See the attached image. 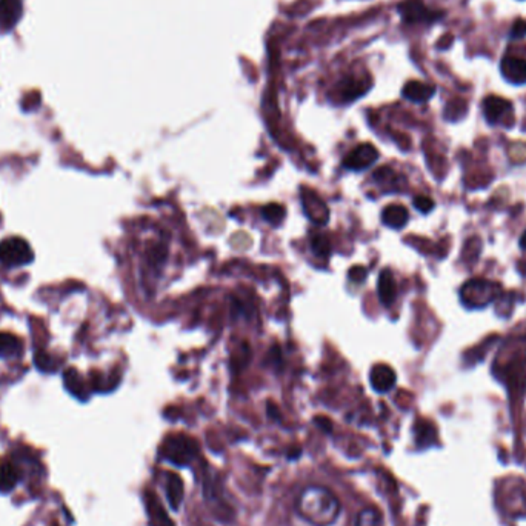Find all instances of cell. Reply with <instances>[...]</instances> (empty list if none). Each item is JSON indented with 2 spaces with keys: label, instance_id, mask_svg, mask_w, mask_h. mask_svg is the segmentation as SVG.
I'll return each instance as SVG.
<instances>
[{
  "label": "cell",
  "instance_id": "5b68a950",
  "mask_svg": "<svg viewBox=\"0 0 526 526\" xmlns=\"http://www.w3.org/2000/svg\"><path fill=\"white\" fill-rule=\"evenodd\" d=\"M397 11L405 23H431L443 15V13L429 10L420 0H406L399 5Z\"/></svg>",
  "mask_w": 526,
  "mask_h": 526
},
{
  "label": "cell",
  "instance_id": "7a4b0ae2",
  "mask_svg": "<svg viewBox=\"0 0 526 526\" xmlns=\"http://www.w3.org/2000/svg\"><path fill=\"white\" fill-rule=\"evenodd\" d=\"M160 452L162 457L172 463V465L188 466L195 457H198L199 445L191 437L184 434H174L165 438Z\"/></svg>",
  "mask_w": 526,
  "mask_h": 526
},
{
  "label": "cell",
  "instance_id": "ba28073f",
  "mask_svg": "<svg viewBox=\"0 0 526 526\" xmlns=\"http://www.w3.org/2000/svg\"><path fill=\"white\" fill-rule=\"evenodd\" d=\"M501 76L513 85L526 83V60L515 56H505L500 64Z\"/></svg>",
  "mask_w": 526,
  "mask_h": 526
},
{
  "label": "cell",
  "instance_id": "44dd1931",
  "mask_svg": "<svg viewBox=\"0 0 526 526\" xmlns=\"http://www.w3.org/2000/svg\"><path fill=\"white\" fill-rule=\"evenodd\" d=\"M364 83L360 82H356L354 78H347V81H343L340 83V97L343 100H352V99H357L360 94H364L365 90H364Z\"/></svg>",
  "mask_w": 526,
  "mask_h": 526
},
{
  "label": "cell",
  "instance_id": "4dcf8cb0",
  "mask_svg": "<svg viewBox=\"0 0 526 526\" xmlns=\"http://www.w3.org/2000/svg\"><path fill=\"white\" fill-rule=\"evenodd\" d=\"M266 413H268L271 420L280 422L282 415H280V411H279V406L277 405H274L272 402H268V405H266Z\"/></svg>",
  "mask_w": 526,
  "mask_h": 526
},
{
  "label": "cell",
  "instance_id": "52a82bcc",
  "mask_svg": "<svg viewBox=\"0 0 526 526\" xmlns=\"http://www.w3.org/2000/svg\"><path fill=\"white\" fill-rule=\"evenodd\" d=\"M302 203H303L305 214L308 216V219H311L314 223L324 225V223L328 222V217H329L328 207L325 205V202L321 200L316 193L303 190L302 191Z\"/></svg>",
  "mask_w": 526,
  "mask_h": 526
},
{
  "label": "cell",
  "instance_id": "f1b7e54d",
  "mask_svg": "<svg viewBox=\"0 0 526 526\" xmlns=\"http://www.w3.org/2000/svg\"><path fill=\"white\" fill-rule=\"evenodd\" d=\"M314 423H316V425L321 429V431H324V433H331V431H333V422L331 420H329L328 417H324V415H317V417L316 419H314Z\"/></svg>",
  "mask_w": 526,
  "mask_h": 526
},
{
  "label": "cell",
  "instance_id": "f546056e",
  "mask_svg": "<svg viewBox=\"0 0 526 526\" xmlns=\"http://www.w3.org/2000/svg\"><path fill=\"white\" fill-rule=\"evenodd\" d=\"M392 176H394V174H392L391 168H379L374 172L373 177L377 180V182L383 184V182H387V180H391Z\"/></svg>",
  "mask_w": 526,
  "mask_h": 526
},
{
  "label": "cell",
  "instance_id": "ac0fdd59",
  "mask_svg": "<svg viewBox=\"0 0 526 526\" xmlns=\"http://www.w3.org/2000/svg\"><path fill=\"white\" fill-rule=\"evenodd\" d=\"M19 483V473L11 462L0 460V492H10Z\"/></svg>",
  "mask_w": 526,
  "mask_h": 526
},
{
  "label": "cell",
  "instance_id": "1f68e13d",
  "mask_svg": "<svg viewBox=\"0 0 526 526\" xmlns=\"http://www.w3.org/2000/svg\"><path fill=\"white\" fill-rule=\"evenodd\" d=\"M300 455H302V448H300V446H294L293 450H289V451H288L286 457H288L289 460H296V459H299Z\"/></svg>",
  "mask_w": 526,
  "mask_h": 526
},
{
  "label": "cell",
  "instance_id": "3957f363",
  "mask_svg": "<svg viewBox=\"0 0 526 526\" xmlns=\"http://www.w3.org/2000/svg\"><path fill=\"white\" fill-rule=\"evenodd\" d=\"M500 294V286L485 279H473L460 289L462 302L468 308H483Z\"/></svg>",
  "mask_w": 526,
  "mask_h": 526
},
{
  "label": "cell",
  "instance_id": "603a6c76",
  "mask_svg": "<svg viewBox=\"0 0 526 526\" xmlns=\"http://www.w3.org/2000/svg\"><path fill=\"white\" fill-rule=\"evenodd\" d=\"M311 249L319 257H328L331 254V242L325 234H314L311 237Z\"/></svg>",
  "mask_w": 526,
  "mask_h": 526
},
{
  "label": "cell",
  "instance_id": "7c38bea8",
  "mask_svg": "<svg viewBox=\"0 0 526 526\" xmlns=\"http://www.w3.org/2000/svg\"><path fill=\"white\" fill-rule=\"evenodd\" d=\"M145 506L150 517L151 526H176L174 522L169 519L168 513L165 511L162 505V500L157 497V494L153 491L145 492Z\"/></svg>",
  "mask_w": 526,
  "mask_h": 526
},
{
  "label": "cell",
  "instance_id": "9c48e42d",
  "mask_svg": "<svg viewBox=\"0 0 526 526\" xmlns=\"http://www.w3.org/2000/svg\"><path fill=\"white\" fill-rule=\"evenodd\" d=\"M396 373L389 365L385 364H377L371 368V374H370V382L374 391L380 392H388L392 389V387L396 385Z\"/></svg>",
  "mask_w": 526,
  "mask_h": 526
},
{
  "label": "cell",
  "instance_id": "ffe728a7",
  "mask_svg": "<svg viewBox=\"0 0 526 526\" xmlns=\"http://www.w3.org/2000/svg\"><path fill=\"white\" fill-rule=\"evenodd\" d=\"M354 526H382V514L377 508L368 506L357 514Z\"/></svg>",
  "mask_w": 526,
  "mask_h": 526
},
{
  "label": "cell",
  "instance_id": "4fadbf2b",
  "mask_svg": "<svg viewBox=\"0 0 526 526\" xmlns=\"http://www.w3.org/2000/svg\"><path fill=\"white\" fill-rule=\"evenodd\" d=\"M403 97L414 102V104H425L436 94V88L433 85L423 83L419 81L408 82L402 90Z\"/></svg>",
  "mask_w": 526,
  "mask_h": 526
},
{
  "label": "cell",
  "instance_id": "7402d4cb",
  "mask_svg": "<svg viewBox=\"0 0 526 526\" xmlns=\"http://www.w3.org/2000/svg\"><path fill=\"white\" fill-rule=\"evenodd\" d=\"M285 207L280 205V203H270V205L263 207L262 209L263 219L271 225H279L285 219Z\"/></svg>",
  "mask_w": 526,
  "mask_h": 526
},
{
  "label": "cell",
  "instance_id": "2e32d148",
  "mask_svg": "<svg viewBox=\"0 0 526 526\" xmlns=\"http://www.w3.org/2000/svg\"><path fill=\"white\" fill-rule=\"evenodd\" d=\"M408 209L403 205H389L383 209L382 213V222L389 228H403L408 223Z\"/></svg>",
  "mask_w": 526,
  "mask_h": 526
},
{
  "label": "cell",
  "instance_id": "30bf717a",
  "mask_svg": "<svg viewBox=\"0 0 526 526\" xmlns=\"http://www.w3.org/2000/svg\"><path fill=\"white\" fill-rule=\"evenodd\" d=\"M511 102L499 97V96H488L483 100V114L485 119L488 120V123H499L501 119L511 113Z\"/></svg>",
  "mask_w": 526,
  "mask_h": 526
},
{
  "label": "cell",
  "instance_id": "6da1fadb",
  "mask_svg": "<svg viewBox=\"0 0 526 526\" xmlns=\"http://www.w3.org/2000/svg\"><path fill=\"white\" fill-rule=\"evenodd\" d=\"M297 513L312 526H329L339 519L340 501L324 486H308L297 499Z\"/></svg>",
  "mask_w": 526,
  "mask_h": 526
},
{
  "label": "cell",
  "instance_id": "484cf974",
  "mask_svg": "<svg viewBox=\"0 0 526 526\" xmlns=\"http://www.w3.org/2000/svg\"><path fill=\"white\" fill-rule=\"evenodd\" d=\"M414 207L415 209H419L420 213H429L434 208V202L431 198H427V195H417L414 199Z\"/></svg>",
  "mask_w": 526,
  "mask_h": 526
},
{
  "label": "cell",
  "instance_id": "5bb4252c",
  "mask_svg": "<svg viewBox=\"0 0 526 526\" xmlns=\"http://www.w3.org/2000/svg\"><path fill=\"white\" fill-rule=\"evenodd\" d=\"M377 288H379V299L382 305L391 306L392 303H394L397 297V285H396V280H394V276H392L391 270L385 268L380 271Z\"/></svg>",
  "mask_w": 526,
  "mask_h": 526
},
{
  "label": "cell",
  "instance_id": "d6a6232c",
  "mask_svg": "<svg viewBox=\"0 0 526 526\" xmlns=\"http://www.w3.org/2000/svg\"><path fill=\"white\" fill-rule=\"evenodd\" d=\"M520 248L526 251V231L523 233V235L520 237Z\"/></svg>",
  "mask_w": 526,
  "mask_h": 526
},
{
  "label": "cell",
  "instance_id": "e0dca14e",
  "mask_svg": "<svg viewBox=\"0 0 526 526\" xmlns=\"http://www.w3.org/2000/svg\"><path fill=\"white\" fill-rule=\"evenodd\" d=\"M414 436H415V443H417L420 448H425V446L433 445L437 438V431L436 427L433 425V422L429 420H417L414 425Z\"/></svg>",
  "mask_w": 526,
  "mask_h": 526
},
{
  "label": "cell",
  "instance_id": "d4e9b609",
  "mask_svg": "<svg viewBox=\"0 0 526 526\" xmlns=\"http://www.w3.org/2000/svg\"><path fill=\"white\" fill-rule=\"evenodd\" d=\"M237 354H239V357L237 359L233 357L231 362H233L234 370H239L240 371V370H243V368H245L248 365L249 359H251V352H249V348H248L247 343L242 345V348H239Z\"/></svg>",
  "mask_w": 526,
  "mask_h": 526
},
{
  "label": "cell",
  "instance_id": "cb8c5ba5",
  "mask_svg": "<svg viewBox=\"0 0 526 526\" xmlns=\"http://www.w3.org/2000/svg\"><path fill=\"white\" fill-rule=\"evenodd\" d=\"M466 104L463 100H452L445 109V117L448 120H459L466 114Z\"/></svg>",
  "mask_w": 526,
  "mask_h": 526
},
{
  "label": "cell",
  "instance_id": "8992f818",
  "mask_svg": "<svg viewBox=\"0 0 526 526\" xmlns=\"http://www.w3.org/2000/svg\"><path fill=\"white\" fill-rule=\"evenodd\" d=\"M377 159H379V153L375 148L371 144H362L345 157L343 167L352 171H362L370 168Z\"/></svg>",
  "mask_w": 526,
  "mask_h": 526
},
{
  "label": "cell",
  "instance_id": "277c9868",
  "mask_svg": "<svg viewBox=\"0 0 526 526\" xmlns=\"http://www.w3.org/2000/svg\"><path fill=\"white\" fill-rule=\"evenodd\" d=\"M34 261L33 249L22 237H6L0 242V263L11 268L28 265Z\"/></svg>",
  "mask_w": 526,
  "mask_h": 526
},
{
  "label": "cell",
  "instance_id": "4316f807",
  "mask_svg": "<svg viewBox=\"0 0 526 526\" xmlns=\"http://www.w3.org/2000/svg\"><path fill=\"white\" fill-rule=\"evenodd\" d=\"M348 276H349V280L354 282V284H362V282L366 280L368 271H366L365 266H362V265H356V266H352V268L349 270Z\"/></svg>",
  "mask_w": 526,
  "mask_h": 526
},
{
  "label": "cell",
  "instance_id": "d6986e66",
  "mask_svg": "<svg viewBox=\"0 0 526 526\" xmlns=\"http://www.w3.org/2000/svg\"><path fill=\"white\" fill-rule=\"evenodd\" d=\"M22 348L23 343L18 337L8 333H0V357H19L22 354Z\"/></svg>",
  "mask_w": 526,
  "mask_h": 526
},
{
  "label": "cell",
  "instance_id": "83f0119b",
  "mask_svg": "<svg viewBox=\"0 0 526 526\" xmlns=\"http://www.w3.org/2000/svg\"><path fill=\"white\" fill-rule=\"evenodd\" d=\"M526 34V22L519 19L517 22H514V25L511 28V33H509V36H511L513 39H522L525 37Z\"/></svg>",
  "mask_w": 526,
  "mask_h": 526
},
{
  "label": "cell",
  "instance_id": "9a60e30c",
  "mask_svg": "<svg viewBox=\"0 0 526 526\" xmlns=\"http://www.w3.org/2000/svg\"><path fill=\"white\" fill-rule=\"evenodd\" d=\"M185 497V485L182 477L177 474H168L167 478V499L172 511H179Z\"/></svg>",
  "mask_w": 526,
  "mask_h": 526
},
{
  "label": "cell",
  "instance_id": "8fae6325",
  "mask_svg": "<svg viewBox=\"0 0 526 526\" xmlns=\"http://www.w3.org/2000/svg\"><path fill=\"white\" fill-rule=\"evenodd\" d=\"M23 14L22 0H0V29L11 31Z\"/></svg>",
  "mask_w": 526,
  "mask_h": 526
}]
</instances>
